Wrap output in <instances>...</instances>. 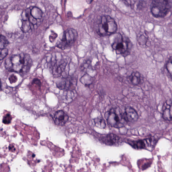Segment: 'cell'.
<instances>
[{
  "instance_id": "obj_12",
  "label": "cell",
  "mask_w": 172,
  "mask_h": 172,
  "mask_svg": "<svg viewBox=\"0 0 172 172\" xmlns=\"http://www.w3.org/2000/svg\"><path fill=\"white\" fill-rule=\"evenodd\" d=\"M162 117L164 120L172 122V103L164 104L163 107Z\"/></svg>"
},
{
  "instance_id": "obj_5",
  "label": "cell",
  "mask_w": 172,
  "mask_h": 172,
  "mask_svg": "<svg viewBox=\"0 0 172 172\" xmlns=\"http://www.w3.org/2000/svg\"><path fill=\"white\" fill-rule=\"evenodd\" d=\"M170 7V1L165 0L153 1L151 5V12L156 18H163L167 14Z\"/></svg>"
},
{
  "instance_id": "obj_21",
  "label": "cell",
  "mask_w": 172,
  "mask_h": 172,
  "mask_svg": "<svg viewBox=\"0 0 172 172\" xmlns=\"http://www.w3.org/2000/svg\"><path fill=\"white\" fill-rule=\"evenodd\" d=\"M12 120V117L9 114H7L5 115L3 119V122L6 125L9 124L11 122Z\"/></svg>"
},
{
  "instance_id": "obj_9",
  "label": "cell",
  "mask_w": 172,
  "mask_h": 172,
  "mask_svg": "<svg viewBox=\"0 0 172 172\" xmlns=\"http://www.w3.org/2000/svg\"><path fill=\"white\" fill-rule=\"evenodd\" d=\"M123 114L124 118L126 122H136L139 118V116L136 110L131 107H127Z\"/></svg>"
},
{
  "instance_id": "obj_19",
  "label": "cell",
  "mask_w": 172,
  "mask_h": 172,
  "mask_svg": "<svg viewBox=\"0 0 172 172\" xmlns=\"http://www.w3.org/2000/svg\"><path fill=\"white\" fill-rule=\"evenodd\" d=\"M166 69L172 80V56L169 59L166 63Z\"/></svg>"
},
{
  "instance_id": "obj_15",
  "label": "cell",
  "mask_w": 172,
  "mask_h": 172,
  "mask_svg": "<svg viewBox=\"0 0 172 172\" xmlns=\"http://www.w3.org/2000/svg\"><path fill=\"white\" fill-rule=\"evenodd\" d=\"M146 140H140L137 141H128V143L135 149H142L146 147Z\"/></svg>"
},
{
  "instance_id": "obj_1",
  "label": "cell",
  "mask_w": 172,
  "mask_h": 172,
  "mask_svg": "<svg viewBox=\"0 0 172 172\" xmlns=\"http://www.w3.org/2000/svg\"><path fill=\"white\" fill-rule=\"evenodd\" d=\"M30 55L22 53L13 55L5 60V68L8 71L24 74L29 71L32 66Z\"/></svg>"
},
{
  "instance_id": "obj_2",
  "label": "cell",
  "mask_w": 172,
  "mask_h": 172,
  "mask_svg": "<svg viewBox=\"0 0 172 172\" xmlns=\"http://www.w3.org/2000/svg\"><path fill=\"white\" fill-rule=\"evenodd\" d=\"M117 25L115 20L108 15L101 17L98 25V33L101 36H110L116 33Z\"/></svg>"
},
{
  "instance_id": "obj_7",
  "label": "cell",
  "mask_w": 172,
  "mask_h": 172,
  "mask_svg": "<svg viewBox=\"0 0 172 172\" xmlns=\"http://www.w3.org/2000/svg\"><path fill=\"white\" fill-rule=\"evenodd\" d=\"M67 63L66 59H62L56 60L53 64L52 69L53 77L57 78L60 77L65 71Z\"/></svg>"
},
{
  "instance_id": "obj_3",
  "label": "cell",
  "mask_w": 172,
  "mask_h": 172,
  "mask_svg": "<svg viewBox=\"0 0 172 172\" xmlns=\"http://www.w3.org/2000/svg\"><path fill=\"white\" fill-rule=\"evenodd\" d=\"M105 118L109 125L112 127L120 128L127 123L124 118L123 113L118 112L117 109L112 108L106 112Z\"/></svg>"
},
{
  "instance_id": "obj_16",
  "label": "cell",
  "mask_w": 172,
  "mask_h": 172,
  "mask_svg": "<svg viewBox=\"0 0 172 172\" xmlns=\"http://www.w3.org/2000/svg\"><path fill=\"white\" fill-rule=\"evenodd\" d=\"M22 21L21 30L22 32L24 33L29 32L32 29V23L29 21Z\"/></svg>"
},
{
  "instance_id": "obj_8",
  "label": "cell",
  "mask_w": 172,
  "mask_h": 172,
  "mask_svg": "<svg viewBox=\"0 0 172 172\" xmlns=\"http://www.w3.org/2000/svg\"><path fill=\"white\" fill-rule=\"evenodd\" d=\"M101 140L105 144L109 146H118L122 145L123 141L117 135L110 134L101 138Z\"/></svg>"
},
{
  "instance_id": "obj_11",
  "label": "cell",
  "mask_w": 172,
  "mask_h": 172,
  "mask_svg": "<svg viewBox=\"0 0 172 172\" xmlns=\"http://www.w3.org/2000/svg\"><path fill=\"white\" fill-rule=\"evenodd\" d=\"M73 82V79L71 78H64L56 84L59 89L67 91L72 90V87L74 86Z\"/></svg>"
},
{
  "instance_id": "obj_14",
  "label": "cell",
  "mask_w": 172,
  "mask_h": 172,
  "mask_svg": "<svg viewBox=\"0 0 172 172\" xmlns=\"http://www.w3.org/2000/svg\"><path fill=\"white\" fill-rule=\"evenodd\" d=\"M129 79L134 85H137L140 82L141 75L139 72H134L129 76Z\"/></svg>"
},
{
  "instance_id": "obj_4",
  "label": "cell",
  "mask_w": 172,
  "mask_h": 172,
  "mask_svg": "<svg viewBox=\"0 0 172 172\" xmlns=\"http://www.w3.org/2000/svg\"><path fill=\"white\" fill-rule=\"evenodd\" d=\"M114 37L112 41L111 47L115 50L117 54L125 55L128 54L129 50L131 48V42L128 39H125L120 33L114 34Z\"/></svg>"
},
{
  "instance_id": "obj_18",
  "label": "cell",
  "mask_w": 172,
  "mask_h": 172,
  "mask_svg": "<svg viewBox=\"0 0 172 172\" xmlns=\"http://www.w3.org/2000/svg\"><path fill=\"white\" fill-rule=\"evenodd\" d=\"M9 44V42L4 36L2 35H1L0 39V49L5 48Z\"/></svg>"
},
{
  "instance_id": "obj_10",
  "label": "cell",
  "mask_w": 172,
  "mask_h": 172,
  "mask_svg": "<svg viewBox=\"0 0 172 172\" xmlns=\"http://www.w3.org/2000/svg\"><path fill=\"white\" fill-rule=\"evenodd\" d=\"M54 118L56 125L63 126L65 125L68 121L69 117L63 111L59 110L56 112Z\"/></svg>"
},
{
  "instance_id": "obj_6",
  "label": "cell",
  "mask_w": 172,
  "mask_h": 172,
  "mask_svg": "<svg viewBox=\"0 0 172 172\" xmlns=\"http://www.w3.org/2000/svg\"><path fill=\"white\" fill-rule=\"evenodd\" d=\"M77 38V30L73 29H67L64 32L62 38L58 41L56 46L59 49L64 50L72 46Z\"/></svg>"
},
{
  "instance_id": "obj_17",
  "label": "cell",
  "mask_w": 172,
  "mask_h": 172,
  "mask_svg": "<svg viewBox=\"0 0 172 172\" xmlns=\"http://www.w3.org/2000/svg\"><path fill=\"white\" fill-rule=\"evenodd\" d=\"M95 125L101 128H106L105 121L101 118H98L94 119Z\"/></svg>"
},
{
  "instance_id": "obj_20",
  "label": "cell",
  "mask_w": 172,
  "mask_h": 172,
  "mask_svg": "<svg viewBox=\"0 0 172 172\" xmlns=\"http://www.w3.org/2000/svg\"><path fill=\"white\" fill-rule=\"evenodd\" d=\"M0 59L1 60L3 59L6 57L8 54V50L6 48L4 49H0Z\"/></svg>"
},
{
  "instance_id": "obj_13",
  "label": "cell",
  "mask_w": 172,
  "mask_h": 172,
  "mask_svg": "<svg viewBox=\"0 0 172 172\" xmlns=\"http://www.w3.org/2000/svg\"><path fill=\"white\" fill-rule=\"evenodd\" d=\"M30 8V14L35 19H41L43 15V13L39 8L36 7H33Z\"/></svg>"
}]
</instances>
